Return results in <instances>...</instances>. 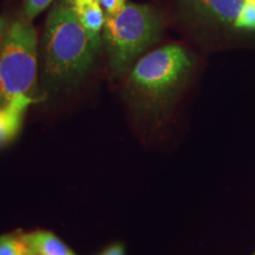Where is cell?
Returning <instances> with one entry per match:
<instances>
[{
    "mask_svg": "<svg viewBox=\"0 0 255 255\" xmlns=\"http://www.w3.org/2000/svg\"><path fill=\"white\" fill-rule=\"evenodd\" d=\"M186 6L196 13L209 17L222 23H235L241 9L244 0H183Z\"/></svg>",
    "mask_w": 255,
    "mask_h": 255,
    "instance_id": "5",
    "label": "cell"
},
{
    "mask_svg": "<svg viewBox=\"0 0 255 255\" xmlns=\"http://www.w3.org/2000/svg\"><path fill=\"white\" fill-rule=\"evenodd\" d=\"M34 101L33 97L23 96L6 107H0V145L7 144L18 135L24 115Z\"/></svg>",
    "mask_w": 255,
    "mask_h": 255,
    "instance_id": "6",
    "label": "cell"
},
{
    "mask_svg": "<svg viewBox=\"0 0 255 255\" xmlns=\"http://www.w3.org/2000/svg\"><path fill=\"white\" fill-rule=\"evenodd\" d=\"M100 2L104 9L105 15L119 13L128 4L127 0H100Z\"/></svg>",
    "mask_w": 255,
    "mask_h": 255,
    "instance_id": "12",
    "label": "cell"
},
{
    "mask_svg": "<svg viewBox=\"0 0 255 255\" xmlns=\"http://www.w3.org/2000/svg\"><path fill=\"white\" fill-rule=\"evenodd\" d=\"M0 28H1V24H0Z\"/></svg>",
    "mask_w": 255,
    "mask_h": 255,
    "instance_id": "16",
    "label": "cell"
},
{
    "mask_svg": "<svg viewBox=\"0 0 255 255\" xmlns=\"http://www.w3.org/2000/svg\"><path fill=\"white\" fill-rule=\"evenodd\" d=\"M73 2V0H62V4L66 5V6H71Z\"/></svg>",
    "mask_w": 255,
    "mask_h": 255,
    "instance_id": "14",
    "label": "cell"
},
{
    "mask_svg": "<svg viewBox=\"0 0 255 255\" xmlns=\"http://www.w3.org/2000/svg\"><path fill=\"white\" fill-rule=\"evenodd\" d=\"M52 0H25V14L27 19H33L51 4Z\"/></svg>",
    "mask_w": 255,
    "mask_h": 255,
    "instance_id": "11",
    "label": "cell"
},
{
    "mask_svg": "<svg viewBox=\"0 0 255 255\" xmlns=\"http://www.w3.org/2000/svg\"><path fill=\"white\" fill-rule=\"evenodd\" d=\"M250 1H253V2H255V0H250Z\"/></svg>",
    "mask_w": 255,
    "mask_h": 255,
    "instance_id": "15",
    "label": "cell"
},
{
    "mask_svg": "<svg viewBox=\"0 0 255 255\" xmlns=\"http://www.w3.org/2000/svg\"><path fill=\"white\" fill-rule=\"evenodd\" d=\"M253 255H255V253H254V254H253Z\"/></svg>",
    "mask_w": 255,
    "mask_h": 255,
    "instance_id": "17",
    "label": "cell"
},
{
    "mask_svg": "<svg viewBox=\"0 0 255 255\" xmlns=\"http://www.w3.org/2000/svg\"><path fill=\"white\" fill-rule=\"evenodd\" d=\"M0 255H34L24 235L0 237Z\"/></svg>",
    "mask_w": 255,
    "mask_h": 255,
    "instance_id": "9",
    "label": "cell"
},
{
    "mask_svg": "<svg viewBox=\"0 0 255 255\" xmlns=\"http://www.w3.org/2000/svg\"><path fill=\"white\" fill-rule=\"evenodd\" d=\"M98 255H126V250H124L123 244H114L110 245L109 247L102 251Z\"/></svg>",
    "mask_w": 255,
    "mask_h": 255,
    "instance_id": "13",
    "label": "cell"
},
{
    "mask_svg": "<svg viewBox=\"0 0 255 255\" xmlns=\"http://www.w3.org/2000/svg\"><path fill=\"white\" fill-rule=\"evenodd\" d=\"M191 65L184 47L177 44L162 46L135 64L129 76V90L145 104H157L180 87Z\"/></svg>",
    "mask_w": 255,
    "mask_h": 255,
    "instance_id": "4",
    "label": "cell"
},
{
    "mask_svg": "<svg viewBox=\"0 0 255 255\" xmlns=\"http://www.w3.org/2000/svg\"><path fill=\"white\" fill-rule=\"evenodd\" d=\"M98 50L100 45L89 36L70 6L53 7L43 37V73L51 88L81 81L91 70Z\"/></svg>",
    "mask_w": 255,
    "mask_h": 255,
    "instance_id": "1",
    "label": "cell"
},
{
    "mask_svg": "<svg viewBox=\"0 0 255 255\" xmlns=\"http://www.w3.org/2000/svg\"><path fill=\"white\" fill-rule=\"evenodd\" d=\"M161 30V19L148 5L128 2L119 13L107 15L103 41L113 72H126L137 57L158 39Z\"/></svg>",
    "mask_w": 255,
    "mask_h": 255,
    "instance_id": "2",
    "label": "cell"
},
{
    "mask_svg": "<svg viewBox=\"0 0 255 255\" xmlns=\"http://www.w3.org/2000/svg\"><path fill=\"white\" fill-rule=\"evenodd\" d=\"M70 7L92 40L101 46V32L104 28L107 15L100 0H73Z\"/></svg>",
    "mask_w": 255,
    "mask_h": 255,
    "instance_id": "7",
    "label": "cell"
},
{
    "mask_svg": "<svg viewBox=\"0 0 255 255\" xmlns=\"http://www.w3.org/2000/svg\"><path fill=\"white\" fill-rule=\"evenodd\" d=\"M38 39L28 20L12 23L0 49V107L23 96L32 97L37 79Z\"/></svg>",
    "mask_w": 255,
    "mask_h": 255,
    "instance_id": "3",
    "label": "cell"
},
{
    "mask_svg": "<svg viewBox=\"0 0 255 255\" xmlns=\"http://www.w3.org/2000/svg\"><path fill=\"white\" fill-rule=\"evenodd\" d=\"M238 28H248L255 30V2L245 0L241 13L234 23Z\"/></svg>",
    "mask_w": 255,
    "mask_h": 255,
    "instance_id": "10",
    "label": "cell"
},
{
    "mask_svg": "<svg viewBox=\"0 0 255 255\" xmlns=\"http://www.w3.org/2000/svg\"><path fill=\"white\" fill-rule=\"evenodd\" d=\"M34 255H76L57 235L51 232L38 231L25 234Z\"/></svg>",
    "mask_w": 255,
    "mask_h": 255,
    "instance_id": "8",
    "label": "cell"
}]
</instances>
